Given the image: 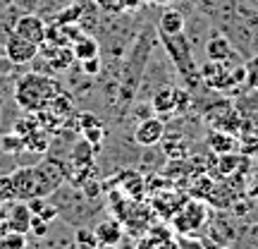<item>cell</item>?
Here are the masks:
<instances>
[{
  "instance_id": "cell-19",
  "label": "cell",
  "mask_w": 258,
  "mask_h": 249,
  "mask_svg": "<svg viewBox=\"0 0 258 249\" xmlns=\"http://www.w3.org/2000/svg\"><path fill=\"white\" fill-rule=\"evenodd\" d=\"M93 146L84 139L82 144H77V146L72 148V163L74 166H86V163H91V158H93Z\"/></svg>"
},
{
  "instance_id": "cell-26",
  "label": "cell",
  "mask_w": 258,
  "mask_h": 249,
  "mask_svg": "<svg viewBox=\"0 0 258 249\" xmlns=\"http://www.w3.org/2000/svg\"><path fill=\"white\" fill-rule=\"evenodd\" d=\"M84 72L86 74H98L101 70V58H91V60H84Z\"/></svg>"
},
{
  "instance_id": "cell-28",
  "label": "cell",
  "mask_w": 258,
  "mask_h": 249,
  "mask_svg": "<svg viewBox=\"0 0 258 249\" xmlns=\"http://www.w3.org/2000/svg\"><path fill=\"white\" fill-rule=\"evenodd\" d=\"M0 235H3V228H0Z\"/></svg>"
},
{
  "instance_id": "cell-27",
  "label": "cell",
  "mask_w": 258,
  "mask_h": 249,
  "mask_svg": "<svg viewBox=\"0 0 258 249\" xmlns=\"http://www.w3.org/2000/svg\"><path fill=\"white\" fill-rule=\"evenodd\" d=\"M151 3H163V5H165V3H170V0H151Z\"/></svg>"
},
{
  "instance_id": "cell-10",
  "label": "cell",
  "mask_w": 258,
  "mask_h": 249,
  "mask_svg": "<svg viewBox=\"0 0 258 249\" xmlns=\"http://www.w3.org/2000/svg\"><path fill=\"white\" fill-rule=\"evenodd\" d=\"M203 53L208 60H237V51L232 46V38L227 34H211L203 43Z\"/></svg>"
},
{
  "instance_id": "cell-15",
  "label": "cell",
  "mask_w": 258,
  "mask_h": 249,
  "mask_svg": "<svg viewBox=\"0 0 258 249\" xmlns=\"http://www.w3.org/2000/svg\"><path fill=\"white\" fill-rule=\"evenodd\" d=\"M72 53H74V60H91V58H98L101 53V46H98V41L93 36H86V34H79V36L74 38L72 43Z\"/></svg>"
},
{
  "instance_id": "cell-11",
  "label": "cell",
  "mask_w": 258,
  "mask_h": 249,
  "mask_svg": "<svg viewBox=\"0 0 258 249\" xmlns=\"http://www.w3.org/2000/svg\"><path fill=\"white\" fill-rule=\"evenodd\" d=\"M151 108L160 118L177 115V89L175 86H158L156 93L151 96Z\"/></svg>"
},
{
  "instance_id": "cell-2",
  "label": "cell",
  "mask_w": 258,
  "mask_h": 249,
  "mask_svg": "<svg viewBox=\"0 0 258 249\" xmlns=\"http://www.w3.org/2000/svg\"><path fill=\"white\" fill-rule=\"evenodd\" d=\"M158 36H160V43L165 48L167 58L172 60V65L177 67V72L182 74V79H184L186 86H189V89L199 86V84L203 82L201 70H199V65L194 60V48H191V43H189V38H186L184 31H182V34H175V36H167V34H158Z\"/></svg>"
},
{
  "instance_id": "cell-8",
  "label": "cell",
  "mask_w": 258,
  "mask_h": 249,
  "mask_svg": "<svg viewBox=\"0 0 258 249\" xmlns=\"http://www.w3.org/2000/svg\"><path fill=\"white\" fill-rule=\"evenodd\" d=\"M10 31H15V34H19V36L34 41L36 46H43V43H46L48 27L43 24V19L36 17V15H19V17L15 19V24H12Z\"/></svg>"
},
{
  "instance_id": "cell-6",
  "label": "cell",
  "mask_w": 258,
  "mask_h": 249,
  "mask_svg": "<svg viewBox=\"0 0 258 249\" xmlns=\"http://www.w3.org/2000/svg\"><path fill=\"white\" fill-rule=\"evenodd\" d=\"M165 122H163V118H151V115H146V118H141L139 120V125L134 127V141H137L139 146H156V144H160L163 139H165Z\"/></svg>"
},
{
  "instance_id": "cell-23",
  "label": "cell",
  "mask_w": 258,
  "mask_h": 249,
  "mask_svg": "<svg viewBox=\"0 0 258 249\" xmlns=\"http://www.w3.org/2000/svg\"><path fill=\"white\" fill-rule=\"evenodd\" d=\"M48 228H50V223L43 221L41 216H34V218H31V228H29V232H31L34 237L41 240V237H46L48 235Z\"/></svg>"
},
{
  "instance_id": "cell-14",
  "label": "cell",
  "mask_w": 258,
  "mask_h": 249,
  "mask_svg": "<svg viewBox=\"0 0 258 249\" xmlns=\"http://www.w3.org/2000/svg\"><path fill=\"white\" fill-rule=\"evenodd\" d=\"M206 144L211 148L213 154H218V156H225V154H232L234 148H237V141L232 137V132H225V129H213L208 139H206Z\"/></svg>"
},
{
  "instance_id": "cell-25",
  "label": "cell",
  "mask_w": 258,
  "mask_h": 249,
  "mask_svg": "<svg viewBox=\"0 0 258 249\" xmlns=\"http://www.w3.org/2000/svg\"><path fill=\"white\" fill-rule=\"evenodd\" d=\"M246 79H249V86H258V56H253L246 63Z\"/></svg>"
},
{
  "instance_id": "cell-24",
  "label": "cell",
  "mask_w": 258,
  "mask_h": 249,
  "mask_svg": "<svg viewBox=\"0 0 258 249\" xmlns=\"http://www.w3.org/2000/svg\"><path fill=\"white\" fill-rule=\"evenodd\" d=\"M0 199L3 202H12L15 199V187H12V177L0 173Z\"/></svg>"
},
{
  "instance_id": "cell-21",
  "label": "cell",
  "mask_w": 258,
  "mask_h": 249,
  "mask_svg": "<svg viewBox=\"0 0 258 249\" xmlns=\"http://www.w3.org/2000/svg\"><path fill=\"white\" fill-rule=\"evenodd\" d=\"M74 242L82 244V247H98L96 230H91V228H77L74 230Z\"/></svg>"
},
{
  "instance_id": "cell-16",
  "label": "cell",
  "mask_w": 258,
  "mask_h": 249,
  "mask_svg": "<svg viewBox=\"0 0 258 249\" xmlns=\"http://www.w3.org/2000/svg\"><path fill=\"white\" fill-rule=\"evenodd\" d=\"M48 144H50V134H48V129H43L41 125L24 137V151L36 154V156H43V154H46Z\"/></svg>"
},
{
  "instance_id": "cell-13",
  "label": "cell",
  "mask_w": 258,
  "mask_h": 249,
  "mask_svg": "<svg viewBox=\"0 0 258 249\" xmlns=\"http://www.w3.org/2000/svg\"><path fill=\"white\" fill-rule=\"evenodd\" d=\"M122 230L120 221H112V218H105L96 225V237H98V247H117L122 242Z\"/></svg>"
},
{
  "instance_id": "cell-7",
  "label": "cell",
  "mask_w": 258,
  "mask_h": 249,
  "mask_svg": "<svg viewBox=\"0 0 258 249\" xmlns=\"http://www.w3.org/2000/svg\"><path fill=\"white\" fill-rule=\"evenodd\" d=\"M12 187H15V199L29 202L31 196H41L38 194V177L34 166H22L12 173Z\"/></svg>"
},
{
  "instance_id": "cell-9",
  "label": "cell",
  "mask_w": 258,
  "mask_h": 249,
  "mask_svg": "<svg viewBox=\"0 0 258 249\" xmlns=\"http://www.w3.org/2000/svg\"><path fill=\"white\" fill-rule=\"evenodd\" d=\"M31 218H34V213H31V209H29V204L22 202V199H15L8 209V218H5V228H3V232L15 230V232H24V235H29Z\"/></svg>"
},
{
  "instance_id": "cell-12",
  "label": "cell",
  "mask_w": 258,
  "mask_h": 249,
  "mask_svg": "<svg viewBox=\"0 0 258 249\" xmlns=\"http://www.w3.org/2000/svg\"><path fill=\"white\" fill-rule=\"evenodd\" d=\"M184 29H186V17L182 15V10L167 8V10H163V15L158 17V34L175 36V34H182Z\"/></svg>"
},
{
  "instance_id": "cell-1",
  "label": "cell",
  "mask_w": 258,
  "mask_h": 249,
  "mask_svg": "<svg viewBox=\"0 0 258 249\" xmlns=\"http://www.w3.org/2000/svg\"><path fill=\"white\" fill-rule=\"evenodd\" d=\"M62 91V86L53 79V77H43V74L29 72L24 77H19L15 84V101L19 103V108L27 113H38L46 111L48 103Z\"/></svg>"
},
{
  "instance_id": "cell-3",
  "label": "cell",
  "mask_w": 258,
  "mask_h": 249,
  "mask_svg": "<svg viewBox=\"0 0 258 249\" xmlns=\"http://www.w3.org/2000/svg\"><path fill=\"white\" fill-rule=\"evenodd\" d=\"M208 221V206L199 199H189V202L179 209V213H175V232H182V235H191V232H199Z\"/></svg>"
},
{
  "instance_id": "cell-20",
  "label": "cell",
  "mask_w": 258,
  "mask_h": 249,
  "mask_svg": "<svg viewBox=\"0 0 258 249\" xmlns=\"http://www.w3.org/2000/svg\"><path fill=\"white\" fill-rule=\"evenodd\" d=\"M38 127V118L36 115H24V118H19L15 125H12V132H17L19 137L24 139L29 132H34Z\"/></svg>"
},
{
  "instance_id": "cell-4",
  "label": "cell",
  "mask_w": 258,
  "mask_h": 249,
  "mask_svg": "<svg viewBox=\"0 0 258 249\" xmlns=\"http://www.w3.org/2000/svg\"><path fill=\"white\" fill-rule=\"evenodd\" d=\"M34 168H36L38 194H41V196L55 194L57 189L62 187L64 177H67V170H64V166L57 158H43V161H38Z\"/></svg>"
},
{
  "instance_id": "cell-17",
  "label": "cell",
  "mask_w": 258,
  "mask_h": 249,
  "mask_svg": "<svg viewBox=\"0 0 258 249\" xmlns=\"http://www.w3.org/2000/svg\"><path fill=\"white\" fill-rule=\"evenodd\" d=\"M29 244V235L15 230H5L0 235V249H24Z\"/></svg>"
},
{
  "instance_id": "cell-18",
  "label": "cell",
  "mask_w": 258,
  "mask_h": 249,
  "mask_svg": "<svg viewBox=\"0 0 258 249\" xmlns=\"http://www.w3.org/2000/svg\"><path fill=\"white\" fill-rule=\"evenodd\" d=\"M0 146L10 156H19L24 151V139L19 137L17 132H8V134H3V139H0Z\"/></svg>"
},
{
  "instance_id": "cell-5",
  "label": "cell",
  "mask_w": 258,
  "mask_h": 249,
  "mask_svg": "<svg viewBox=\"0 0 258 249\" xmlns=\"http://www.w3.org/2000/svg\"><path fill=\"white\" fill-rule=\"evenodd\" d=\"M38 51H41V46H36L34 41L19 36L15 31H10L8 38H5V58H8V63H12V65L31 63V60L38 56Z\"/></svg>"
},
{
  "instance_id": "cell-22",
  "label": "cell",
  "mask_w": 258,
  "mask_h": 249,
  "mask_svg": "<svg viewBox=\"0 0 258 249\" xmlns=\"http://www.w3.org/2000/svg\"><path fill=\"white\" fill-rule=\"evenodd\" d=\"M82 134L93 148H98V144L103 141V125H93V127L82 129Z\"/></svg>"
}]
</instances>
